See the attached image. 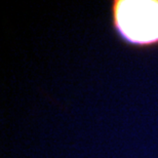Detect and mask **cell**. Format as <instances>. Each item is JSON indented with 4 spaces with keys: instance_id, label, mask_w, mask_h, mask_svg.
Wrapping results in <instances>:
<instances>
[{
    "instance_id": "1",
    "label": "cell",
    "mask_w": 158,
    "mask_h": 158,
    "mask_svg": "<svg viewBox=\"0 0 158 158\" xmlns=\"http://www.w3.org/2000/svg\"><path fill=\"white\" fill-rule=\"evenodd\" d=\"M110 25L116 37L131 48H158V0H112Z\"/></svg>"
}]
</instances>
